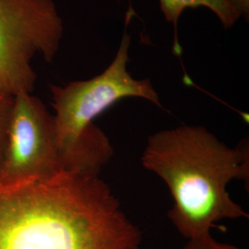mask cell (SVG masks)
Wrapping results in <instances>:
<instances>
[{
	"label": "cell",
	"mask_w": 249,
	"mask_h": 249,
	"mask_svg": "<svg viewBox=\"0 0 249 249\" xmlns=\"http://www.w3.org/2000/svg\"><path fill=\"white\" fill-rule=\"evenodd\" d=\"M63 20L53 0H0V91L32 93L33 59L52 62L62 40Z\"/></svg>",
	"instance_id": "cell-4"
},
{
	"label": "cell",
	"mask_w": 249,
	"mask_h": 249,
	"mask_svg": "<svg viewBox=\"0 0 249 249\" xmlns=\"http://www.w3.org/2000/svg\"><path fill=\"white\" fill-rule=\"evenodd\" d=\"M14 96L0 91V163L7 142L9 117L13 105Z\"/></svg>",
	"instance_id": "cell-7"
},
{
	"label": "cell",
	"mask_w": 249,
	"mask_h": 249,
	"mask_svg": "<svg viewBox=\"0 0 249 249\" xmlns=\"http://www.w3.org/2000/svg\"><path fill=\"white\" fill-rule=\"evenodd\" d=\"M159 2L160 10L166 21L174 25L176 40L178 20L185 9L200 7L210 9L217 16L225 29L233 26L240 18L231 9L227 0H159Z\"/></svg>",
	"instance_id": "cell-6"
},
{
	"label": "cell",
	"mask_w": 249,
	"mask_h": 249,
	"mask_svg": "<svg viewBox=\"0 0 249 249\" xmlns=\"http://www.w3.org/2000/svg\"><path fill=\"white\" fill-rule=\"evenodd\" d=\"M227 2L239 18L243 17L246 20H249V0H227Z\"/></svg>",
	"instance_id": "cell-9"
},
{
	"label": "cell",
	"mask_w": 249,
	"mask_h": 249,
	"mask_svg": "<svg viewBox=\"0 0 249 249\" xmlns=\"http://www.w3.org/2000/svg\"><path fill=\"white\" fill-rule=\"evenodd\" d=\"M183 249H245L214 240L211 233L187 240Z\"/></svg>",
	"instance_id": "cell-8"
},
{
	"label": "cell",
	"mask_w": 249,
	"mask_h": 249,
	"mask_svg": "<svg viewBox=\"0 0 249 249\" xmlns=\"http://www.w3.org/2000/svg\"><path fill=\"white\" fill-rule=\"evenodd\" d=\"M142 160L169 187L168 217L187 240L211 233L219 221L249 218L226 190L233 179L249 181L248 142L230 148L203 126L182 125L151 135Z\"/></svg>",
	"instance_id": "cell-2"
},
{
	"label": "cell",
	"mask_w": 249,
	"mask_h": 249,
	"mask_svg": "<svg viewBox=\"0 0 249 249\" xmlns=\"http://www.w3.org/2000/svg\"><path fill=\"white\" fill-rule=\"evenodd\" d=\"M142 231L99 176L0 186V249H140Z\"/></svg>",
	"instance_id": "cell-1"
},
{
	"label": "cell",
	"mask_w": 249,
	"mask_h": 249,
	"mask_svg": "<svg viewBox=\"0 0 249 249\" xmlns=\"http://www.w3.org/2000/svg\"><path fill=\"white\" fill-rule=\"evenodd\" d=\"M53 115L32 93L13 98L0 186L13 187L64 173Z\"/></svg>",
	"instance_id": "cell-5"
},
{
	"label": "cell",
	"mask_w": 249,
	"mask_h": 249,
	"mask_svg": "<svg viewBox=\"0 0 249 249\" xmlns=\"http://www.w3.org/2000/svg\"><path fill=\"white\" fill-rule=\"evenodd\" d=\"M130 44L131 37L124 31L106 71L89 80L51 85L54 129L65 172L99 176L114 150L93 120L119 100L138 97L162 108L151 80H136L127 71Z\"/></svg>",
	"instance_id": "cell-3"
}]
</instances>
